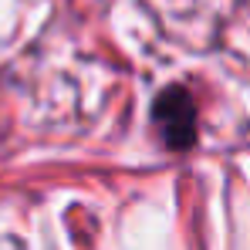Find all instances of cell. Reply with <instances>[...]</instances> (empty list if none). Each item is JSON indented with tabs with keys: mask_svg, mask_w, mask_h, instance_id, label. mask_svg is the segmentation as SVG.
Here are the masks:
<instances>
[{
	"mask_svg": "<svg viewBox=\"0 0 250 250\" xmlns=\"http://www.w3.org/2000/svg\"><path fill=\"white\" fill-rule=\"evenodd\" d=\"M193 108H189V102L186 98H179V108H169V98L159 102V119L166 122V139L169 146H186L189 139H193V132H196V122H193V115H189Z\"/></svg>",
	"mask_w": 250,
	"mask_h": 250,
	"instance_id": "obj_1",
	"label": "cell"
}]
</instances>
